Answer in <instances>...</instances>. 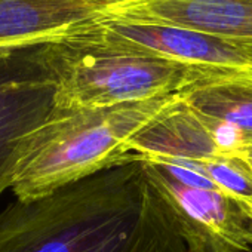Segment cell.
<instances>
[{
  "mask_svg": "<svg viewBox=\"0 0 252 252\" xmlns=\"http://www.w3.org/2000/svg\"><path fill=\"white\" fill-rule=\"evenodd\" d=\"M0 252H189L143 160L0 211Z\"/></svg>",
  "mask_w": 252,
  "mask_h": 252,
  "instance_id": "cell-1",
  "label": "cell"
},
{
  "mask_svg": "<svg viewBox=\"0 0 252 252\" xmlns=\"http://www.w3.org/2000/svg\"><path fill=\"white\" fill-rule=\"evenodd\" d=\"M177 95L108 108H57L33 132L11 190L17 200L46 197L111 166L135 160L132 138Z\"/></svg>",
  "mask_w": 252,
  "mask_h": 252,
  "instance_id": "cell-2",
  "label": "cell"
},
{
  "mask_svg": "<svg viewBox=\"0 0 252 252\" xmlns=\"http://www.w3.org/2000/svg\"><path fill=\"white\" fill-rule=\"evenodd\" d=\"M88 23L42 45L57 108H108L177 95L222 74L110 45L94 34Z\"/></svg>",
  "mask_w": 252,
  "mask_h": 252,
  "instance_id": "cell-3",
  "label": "cell"
},
{
  "mask_svg": "<svg viewBox=\"0 0 252 252\" xmlns=\"http://www.w3.org/2000/svg\"><path fill=\"white\" fill-rule=\"evenodd\" d=\"M55 85L42 45L0 51V199L30 137L54 108Z\"/></svg>",
  "mask_w": 252,
  "mask_h": 252,
  "instance_id": "cell-4",
  "label": "cell"
},
{
  "mask_svg": "<svg viewBox=\"0 0 252 252\" xmlns=\"http://www.w3.org/2000/svg\"><path fill=\"white\" fill-rule=\"evenodd\" d=\"M143 163L175 215L189 252H251L252 220L233 197L221 190L184 186L153 162Z\"/></svg>",
  "mask_w": 252,
  "mask_h": 252,
  "instance_id": "cell-5",
  "label": "cell"
},
{
  "mask_svg": "<svg viewBox=\"0 0 252 252\" xmlns=\"http://www.w3.org/2000/svg\"><path fill=\"white\" fill-rule=\"evenodd\" d=\"M104 42L129 51L205 68L215 73L252 77V58L230 43L190 29L125 21L99 15L88 23Z\"/></svg>",
  "mask_w": 252,
  "mask_h": 252,
  "instance_id": "cell-6",
  "label": "cell"
},
{
  "mask_svg": "<svg viewBox=\"0 0 252 252\" xmlns=\"http://www.w3.org/2000/svg\"><path fill=\"white\" fill-rule=\"evenodd\" d=\"M101 15L196 30L252 58V0H116Z\"/></svg>",
  "mask_w": 252,
  "mask_h": 252,
  "instance_id": "cell-7",
  "label": "cell"
},
{
  "mask_svg": "<svg viewBox=\"0 0 252 252\" xmlns=\"http://www.w3.org/2000/svg\"><path fill=\"white\" fill-rule=\"evenodd\" d=\"M116 0H0V51L54 42Z\"/></svg>",
  "mask_w": 252,
  "mask_h": 252,
  "instance_id": "cell-8",
  "label": "cell"
},
{
  "mask_svg": "<svg viewBox=\"0 0 252 252\" xmlns=\"http://www.w3.org/2000/svg\"><path fill=\"white\" fill-rule=\"evenodd\" d=\"M131 155L140 160L205 162L224 158L203 119L181 99L150 122L132 138Z\"/></svg>",
  "mask_w": 252,
  "mask_h": 252,
  "instance_id": "cell-9",
  "label": "cell"
},
{
  "mask_svg": "<svg viewBox=\"0 0 252 252\" xmlns=\"http://www.w3.org/2000/svg\"><path fill=\"white\" fill-rule=\"evenodd\" d=\"M180 96L197 114L233 126L242 137L243 150L252 149V77L215 74L184 89Z\"/></svg>",
  "mask_w": 252,
  "mask_h": 252,
  "instance_id": "cell-10",
  "label": "cell"
},
{
  "mask_svg": "<svg viewBox=\"0 0 252 252\" xmlns=\"http://www.w3.org/2000/svg\"><path fill=\"white\" fill-rule=\"evenodd\" d=\"M193 163L221 191L233 197L252 220V172L239 156H224Z\"/></svg>",
  "mask_w": 252,
  "mask_h": 252,
  "instance_id": "cell-11",
  "label": "cell"
},
{
  "mask_svg": "<svg viewBox=\"0 0 252 252\" xmlns=\"http://www.w3.org/2000/svg\"><path fill=\"white\" fill-rule=\"evenodd\" d=\"M236 156H239V158L248 165V168H249L251 172H252V149H246V150L240 152V153L236 155Z\"/></svg>",
  "mask_w": 252,
  "mask_h": 252,
  "instance_id": "cell-12",
  "label": "cell"
}]
</instances>
